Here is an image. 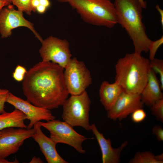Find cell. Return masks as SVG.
<instances>
[{"label":"cell","instance_id":"obj_10","mask_svg":"<svg viewBox=\"0 0 163 163\" xmlns=\"http://www.w3.org/2000/svg\"><path fill=\"white\" fill-rule=\"evenodd\" d=\"M34 128L9 127L0 131V156L6 158L16 153L26 139L32 137Z\"/></svg>","mask_w":163,"mask_h":163},{"label":"cell","instance_id":"obj_11","mask_svg":"<svg viewBox=\"0 0 163 163\" xmlns=\"http://www.w3.org/2000/svg\"><path fill=\"white\" fill-rule=\"evenodd\" d=\"M13 106L26 115L30 120L27 129H30L34 124L42 120L49 121L55 119L50 110L35 106L27 100L18 97L10 92L7 102Z\"/></svg>","mask_w":163,"mask_h":163},{"label":"cell","instance_id":"obj_19","mask_svg":"<svg viewBox=\"0 0 163 163\" xmlns=\"http://www.w3.org/2000/svg\"><path fill=\"white\" fill-rule=\"evenodd\" d=\"M150 67L155 74L160 77V83L161 90L163 89V60L162 59L155 58L150 61Z\"/></svg>","mask_w":163,"mask_h":163},{"label":"cell","instance_id":"obj_5","mask_svg":"<svg viewBox=\"0 0 163 163\" xmlns=\"http://www.w3.org/2000/svg\"><path fill=\"white\" fill-rule=\"evenodd\" d=\"M91 101L86 91L71 95L63 103L62 117L72 127L80 126L90 131L89 112Z\"/></svg>","mask_w":163,"mask_h":163},{"label":"cell","instance_id":"obj_2","mask_svg":"<svg viewBox=\"0 0 163 163\" xmlns=\"http://www.w3.org/2000/svg\"><path fill=\"white\" fill-rule=\"evenodd\" d=\"M117 23L124 28L132 40L136 53L147 52L151 40L142 22L143 9L137 0H114Z\"/></svg>","mask_w":163,"mask_h":163},{"label":"cell","instance_id":"obj_14","mask_svg":"<svg viewBox=\"0 0 163 163\" xmlns=\"http://www.w3.org/2000/svg\"><path fill=\"white\" fill-rule=\"evenodd\" d=\"M90 129L95 136L100 146L102 154L103 163H118L121 152L126 147L128 142H123L119 147L113 148L110 139H106L102 133L97 130L94 124L90 125Z\"/></svg>","mask_w":163,"mask_h":163},{"label":"cell","instance_id":"obj_31","mask_svg":"<svg viewBox=\"0 0 163 163\" xmlns=\"http://www.w3.org/2000/svg\"><path fill=\"white\" fill-rule=\"evenodd\" d=\"M40 4L48 8L50 5V2L49 0H39Z\"/></svg>","mask_w":163,"mask_h":163},{"label":"cell","instance_id":"obj_8","mask_svg":"<svg viewBox=\"0 0 163 163\" xmlns=\"http://www.w3.org/2000/svg\"><path fill=\"white\" fill-rule=\"evenodd\" d=\"M41 43L39 53L42 60L57 64L64 69L72 56L68 41L51 36Z\"/></svg>","mask_w":163,"mask_h":163},{"label":"cell","instance_id":"obj_26","mask_svg":"<svg viewBox=\"0 0 163 163\" xmlns=\"http://www.w3.org/2000/svg\"><path fill=\"white\" fill-rule=\"evenodd\" d=\"M152 133L156 136L158 141H163V129L160 126H155L152 129Z\"/></svg>","mask_w":163,"mask_h":163},{"label":"cell","instance_id":"obj_25","mask_svg":"<svg viewBox=\"0 0 163 163\" xmlns=\"http://www.w3.org/2000/svg\"><path fill=\"white\" fill-rule=\"evenodd\" d=\"M9 93L7 89L0 88V114L5 112V104L7 102Z\"/></svg>","mask_w":163,"mask_h":163},{"label":"cell","instance_id":"obj_12","mask_svg":"<svg viewBox=\"0 0 163 163\" xmlns=\"http://www.w3.org/2000/svg\"><path fill=\"white\" fill-rule=\"evenodd\" d=\"M143 105L140 94H130L123 91L113 105L107 111V117L113 120H121L135 110L142 108Z\"/></svg>","mask_w":163,"mask_h":163},{"label":"cell","instance_id":"obj_32","mask_svg":"<svg viewBox=\"0 0 163 163\" xmlns=\"http://www.w3.org/2000/svg\"><path fill=\"white\" fill-rule=\"evenodd\" d=\"M19 163V161L15 159L13 161H9L8 160L5 159V158L0 156V163Z\"/></svg>","mask_w":163,"mask_h":163},{"label":"cell","instance_id":"obj_1","mask_svg":"<svg viewBox=\"0 0 163 163\" xmlns=\"http://www.w3.org/2000/svg\"><path fill=\"white\" fill-rule=\"evenodd\" d=\"M64 71L57 64L43 60L30 68L22 81V90L27 100L50 110L62 105L69 94Z\"/></svg>","mask_w":163,"mask_h":163},{"label":"cell","instance_id":"obj_20","mask_svg":"<svg viewBox=\"0 0 163 163\" xmlns=\"http://www.w3.org/2000/svg\"><path fill=\"white\" fill-rule=\"evenodd\" d=\"M13 5H15L18 10L30 15L33 9L31 5L32 0H9Z\"/></svg>","mask_w":163,"mask_h":163},{"label":"cell","instance_id":"obj_18","mask_svg":"<svg viewBox=\"0 0 163 163\" xmlns=\"http://www.w3.org/2000/svg\"><path fill=\"white\" fill-rule=\"evenodd\" d=\"M130 163H163V154L155 155L152 153L146 151L138 152L132 159Z\"/></svg>","mask_w":163,"mask_h":163},{"label":"cell","instance_id":"obj_7","mask_svg":"<svg viewBox=\"0 0 163 163\" xmlns=\"http://www.w3.org/2000/svg\"><path fill=\"white\" fill-rule=\"evenodd\" d=\"M64 69L65 84L71 95L82 93L91 84L92 79L90 71L85 63L76 58H71Z\"/></svg>","mask_w":163,"mask_h":163},{"label":"cell","instance_id":"obj_21","mask_svg":"<svg viewBox=\"0 0 163 163\" xmlns=\"http://www.w3.org/2000/svg\"><path fill=\"white\" fill-rule=\"evenodd\" d=\"M150 107L152 114L161 122L163 121V99L156 101Z\"/></svg>","mask_w":163,"mask_h":163},{"label":"cell","instance_id":"obj_24","mask_svg":"<svg viewBox=\"0 0 163 163\" xmlns=\"http://www.w3.org/2000/svg\"><path fill=\"white\" fill-rule=\"evenodd\" d=\"M131 114V119L132 121L137 123H139L143 121L146 117V113L142 108L138 109Z\"/></svg>","mask_w":163,"mask_h":163},{"label":"cell","instance_id":"obj_16","mask_svg":"<svg viewBox=\"0 0 163 163\" xmlns=\"http://www.w3.org/2000/svg\"><path fill=\"white\" fill-rule=\"evenodd\" d=\"M123 91L121 86L115 82L113 83L107 81L102 82L99 90L100 101L107 111L113 105Z\"/></svg>","mask_w":163,"mask_h":163},{"label":"cell","instance_id":"obj_13","mask_svg":"<svg viewBox=\"0 0 163 163\" xmlns=\"http://www.w3.org/2000/svg\"><path fill=\"white\" fill-rule=\"evenodd\" d=\"M41 126L38 122L33 126L34 133L32 137L38 144L40 149L48 163H67L58 153L56 144L42 132Z\"/></svg>","mask_w":163,"mask_h":163},{"label":"cell","instance_id":"obj_4","mask_svg":"<svg viewBox=\"0 0 163 163\" xmlns=\"http://www.w3.org/2000/svg\"><path fill=\"white\" fill-rule=\"evenodd\" d=\"M68 4L85 22L109 28L117 24L115 8L110 0H57Z\"/></svg>","mask_w":163,"mask_h":163},{"label":"cell","instance_id":"obj_29","mask_svg":"<svg viewBox=\"0 0 163 163\" xmlns=\"http://www.w3.org/2000/svg\"><path fill=\"white\" fill-rule=\"evenodd\" d=\"M155 8L159 12L160 15L161 22V26L163 27V10L160 7L159 5L158 4L157 5L155 6Z\"/></svg>","mask_w":163,"mask_h":163},{"label":"cell","instance_id":"obj_34","mask_svg":"<svg viewBox=\"0 0 163 163\" xmlns=\"http://www.w3.org/2000/svg\"><path fill=\"white\" fill-rule=\"evenodd\" d=\"M140 4L143 9L146 8L147 3L144 0H137Z\"/></svg>","mask_w":163,"mask_h":163},{"label":"cell","instance_id":"obj_6","mask_svg":"<svg viewBox=\"0 0 163 163\" xmlns=\"http://www.w3.org/2000/svg\"><path fill=\"white\" fill-rule=\"evenodd\" d=\"M41 127L50 132V139L56 144L62 143L67 144L75 149L78 152L84 154L82 144L88 138L77 132L72 126L65 121L55 119L47 122H38Z\"/></svg>","mask_w":163,"mask_h":163},{"label":"cell","instance_id":"obj_27","mask_svg":"<svg viewBox=\"0 0 163 163\" xmlns=\"http://www.w3.org/2000/svg\"><path fill=\"white\" fill-rule=\"evenodd\" d=\"M11 3L9 0H0V11L4 7Z\"/></svg>","mask_w":163,"mask_h":163},{"label":"cell","instance_id":"obj_28","mask_svg":"<svg viewBox=\"0 0 163 163\" xmlns=\"http://www.w3.org/2000/svg\"><path fill=\"white\" fill-rule=\"evenodd\" d=\"M40 4L39 0H32L31 2V5L33 9V11L35 12L36 8Z\"/></svg>","mask_w":163,"mask_h":163},{"label":"cell","instance_id":"obj_22","mask_svg":"<svg viewBox=\"0 0 163 163\" xmlns=\"http://www.w3.org/2000/svg\"><path fill=\"white\" fill-rule=\"evenodd\" d=\"M163 43V37L155 41H152L149 47V60L152 61L155 58L156 53L159 48Z\"/></svg>","mask_w":163,"mask_h":163},{"label":"cell","instance_id":"obj_3","mask_svg":"<svg viewBox=\"0 0 163 163\" xmlns=\"http://www.w3.org/2000/svg\"><path fill=\"white\" fill-rule=\"evenodd\" d=\"M150 60L134 52L127 53L115 66V81L123 91L140 94L148 80Z\"/></svg>","mask_w":163,"mask_h":163},{"label":"cell","instance_id":"obj_9","mask_svg":"<svg viewBox=\"0 0 163 163\" xmlns=\"http://www.w3.org/2000/svg\"><path fill=\"white\" fill-rule=\"evenodd\" d=\"M23 11L16 10L14 5L10 4L0 11V34L2 38L11 36L12 30L20 27H26L30 29L41 43L43 39L34 28L33 24L26 20Z\"/></svg>","mask_w":163,"mask_h":163},{"label":"cell","instance_id":"obj_30","mask_svg":"<svg viewBox=\"0 0 163 163\" xmlns=\"http://www.w3.org/2000/svg\"><path fill=\"white\" fill-rule=\"evenodd\" d=\"M47 8L45 6L40 5L37 8L36 11L39 13L43 14L45 12Z\"/></svg>","mask_w":163,"mask_h":163},{"label":"cell","instance_id":"obj_23","mask_svg":"<svg viewBox=\"0 0 163 163\" xmlns=\"http://www.w3.org/2000/svg\"><path fill=\"white\" fill-rule=\"evenodd\" d=\"M27 72L26 69L20 65H17L12 73V77L16 81L21 82L24 80Z\"/></svg>","mask_w":163,"mask_h":163},{"label":"cell","instance_id":"obj_15","mask_svg":"<svg viewBox=\"0 0 163 163\" xmlns=\"http://www.w3.org/2000/svg\"><path fill=\"white\" fill-rule=\"evenodd\" d=\"M160 82L156 74L150 69L147 82L141 92V99L144 104L151 107L156 101L163 99Z\"/></svg>","mask_w":163,"mask_h":163},{"label":"cell","instance_id":"obj_33","mask_svg":"<svg viewBox=\"0 0 163 163\" xmlns=\"http://www.w3.org/2000/svg\"><path fill=\"white\" fill-rule=\"evenodd\" d=\"M43 162V161L40 158L36 156L33 157L31 161L30 162V163H41Z\"/></svg>","mask_w":163,"mask_h":163},{"label":"cell","instance_id":"obj_17","mask_svg":"<svg viewBox=\"0 0 163 163\" xmlns=\"http://www.w3.org/2000/svg\"><path fill=\"white\" fill-rule=\"evenodd\" d=\"M27 117L21 111L15 109L10 113L5 111L0 114V131L9 127L27 128L24 123Z\"/></svg>","mask_w":163,"mask_h":163}]
</instances>
